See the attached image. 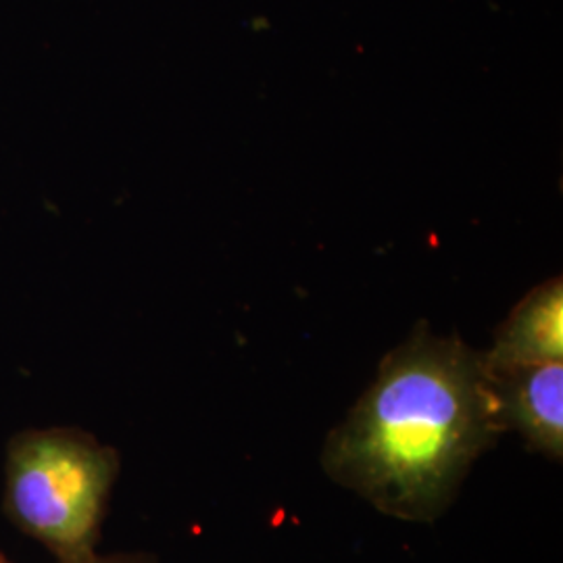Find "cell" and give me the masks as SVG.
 <instances>
[{"mask_svg": "<svg viewBox=\"0 0 563 563\" xmlns=\"http://www.w3.org/2000/svg\"><path fill=\"white\" fill-rule=\"evenodd\" d=\"M501 434L481 351L420 322L325 437L320 462L384 516L434 522Z\"/></svg>", "mask_w": 563, "mask_h": 563, "instance_id": "1", "label": "cell"}, {"mask_svg": "<svg viewBox=\"0 0 563 563\" xmlns=\"http://www.w3.org/2000/svg\"><path fill=\"white\" fill-rule=\"evenodd\" d=\"M120 453L80 428L18 432L7 444L4 511L59 563L97 555Z\"/></svg>", "mask_w": 563, "mask_h": 563, "instance_id": "2", "label": "cell"}, {"mask_svg": "<svg viewBox=\"0 0 563 563\" xmlns=\"http://www.w3.org/2000/svg\"><path fill=\"white\" fill-rule=\"evenodd\" d=\"M504 432L551 462L563 460V362L486 372Z\"/></svg>", "mask_w": 563, "mask_h": 563, "instance_id": "3", "label": "cell"}, {"mask_svg": "<svg viewBox=\"0 0 563 563\" xmlns=\"http://www.w3.org/2000/svg\"><path fill=\"white\" fill-rule=\"evenodd\" d=\"M486 372L563 362V282L549 278L532 288L507 316L481 353Z\"/></svg>", "mask_w": 563, "mask_h": 563, "instance_id": "4", "label": "cell"}, {"mask_svg": "<svg viewBox=\"0 0 563 563\" xmlns=\"http://www.w3.org/2000/svg\"><path fill=\"white\" fill-rule=\"evenodd\" d=\"M80 563H157L148 555H139V553H121V555H95L90 560Z\"/></svg>", "mask_w": 563, "mask_h": 563, "instance_id": "5", "label": "cell"}, {"mask_svg": "<svg viewBox=\"0 0 563 563\" xmlns=\"http://www.w3.org/2000/svg\"><path fill=\"white\" fill-rule=\"evenodd\" d=\"M0 563H11V562H7V560H4V558H2V555H0Z\"/></svg>", "mask_w": 563, "mask_h": 563, "instance_id": "6", "label": "cell"}]
</instances>
